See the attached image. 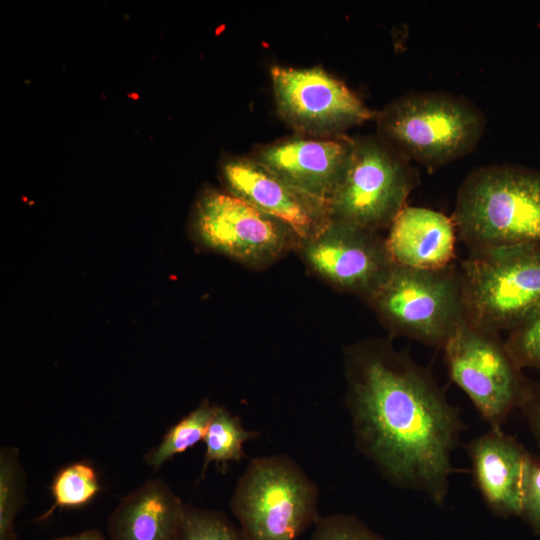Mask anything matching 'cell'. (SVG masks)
<instances>
[{
  "instance_id": "277c9868",
  "label": "cell",
  "mask_w": 540,
  "mask_h": 540,
  "mask_svg": "<svg viewBox=\"0 0 540 540\" xmlns=\"http://www.w3.org/2000/svg\"><path fill=\"white\" fill-rule=\"evenodd\" d=\"M229 508L247 540H297L321 516L318 486L284 454L250 459Z\"/></svg>"
},
{
  "instance_id": "5bb4252c",
  "label": "cell",
  "mask_w": 540,
  "mask_h": 540,
  "mask_svg": "<svg viewBox=\"0 0 540 540\" xmlns=\"http://www.w3.org/2000/svg\"><path fill=\"white\" fill-rule=\"evenodd\" d=\"M466 449L474 484L487 508L503 518L522 515L532 456L501 427H489Z\"/></svg>"
},
{
  "instance_id": "30bf717a",
  "label": "cell",
  "mask_w": 540,
  "mask_h": 540,
  "mask_svg": "<svg viewBox=\"0 0 540 540\" xmlns=\"http://www.w3.org/2000/svg\"><path fill=\"white\" fill-rule=\"evenodd\" d=\"M280 115L312 135H332L374 117L342 81L321 68L273 66L270 70Z\"/></svg>"
},
{
  "instance_id": "8992f818",
  "label": "cell",
  "mask_w": 540,
  "mask_h": 540,
  "mask_svg": "<svg viewBox=\"0 0 540 540\" xmlns=\"http://www.w3.org/2000/svg\"><path fill=\"white\" fill-rule=\"evenodd\" d=\"M365 301L393 334L440 348L465 319L455 263L437 270L393 264Z\"/></svg>"
},
{
  "instance_id": "603a6c76",
  "label": "cell",
  "mask_w": 540,
  "mask_h": 540,
  "mask_svg": "<svg viewBox=\"0 0 540 540\" xmlns=\"http://www.w3.org/2000/svg\"><path fill=\"white\" fill-rule=\"evenodd\" d=\"M505 341L521 368L540 370V312L510 331Z\"/></svg>"
},
{
  "instance_id": "484cf974",
  "label": "cell",
  "mask_w": 540,
  "mask_h": 540,
  "mask_svg": "<svg viewBox=\"0 0 540 540\" xmlns=\"http://www.w3.org/2000/svg\"><path fill=\"white\" fill-rule=\"evenodd\" d=\"M47 540H107L97 528H90L73 535H67Z\"/></svg>"
},
{
  "instance_id": "ffe728a7",
  "label": "cell",
  "mask_w": 540,
  "mask_h": 540,
  "mask_svg": "<svg viewBox=\"0 0 540 540\" xmlns=\"http://www.w3.org/2000/svg\"><path fill=\"white\" fill-rule=\"evenodd\" d=\"M26 472L20 451L14 446L0 449V540H18L15 521L26 502Z\"/></svg>"
},
{
  "instance_id": "7c38bea8",
  "label": "cell",
  "mask_w": 540,
  "mask_h": 540,
  "mask_svg": "<svg viewBox=\"0 0 540 540\" xmlns=\"http://www.w3.org/2000/svg\"><path fill=\"white\" fill-rule=\"evenodd\" d=\"M355 141L343 134L291 137L253 157L299 190L328 203L352 160Z\"/></svg>"
},
{
  "instance_id": "7402d4cb",
  "label": "cell",
  "mask_w": 540,
  "mask_h": 540,
  "mask_svg": "<svg viewBox=\"0 0 540 540\" xmlns=\"http://www.w3.org/2000/svg\"><path fill=\"white\" fill-rule=\"evenodd\" d=\"M309 540H389L351 514L320 516Z\"/></svg>"
},
{
  "instance_id": "7a4b0ae2",
  "label": "cell",
  "mask_w": 540,
  "mask_h": 540,
  "mask_svg": "<svg viewBox=\"0 0 540 540\" xmlns=\"http://www.w3.org/2000/svg\"><path fill=\"white\" fill-rule=\"evenodd\" d=\"M452 218L470 250L540 243V170L492 164L469 172Z\"/></svg>"
},
{
  "instance_id": "d6986e66",
  "label": "cell",
  "mask_w": 540,
  "mask_h": 540,
  "mask_svg": "<svg viewBox=\"0 0 540 540\" xmlns=\"http://www.w3.org/2000/svg\"><path fill=\"white\" fill-rule=\"evenodd\" d=\"M101 485L93 465L76 461L59 469L51 482L52 506L37 521L47 520L56 509L79 508L89 504L100 492Z\"/></svg>"
},
{
  "instance_id": "3957f363",
  "label": "cell",
  "mask_w": 540,
  "mask_h": 540,
  "mask_svg": "<svg viewBox=\"0 0 540 540\" xmlns=\"http://www.w3.org/2000/svg\"><path fill=\"white\" fill-rule=\"evenodd\" d=\"M378 135L410 162L429 170L471 153L485 127L483 112L448 92H417L390 102L376 115Z\"/></svg>"
},
{
  "instance_id": "9c48e42d",
  "label": "cell",
  "mask_w": 540,
  "mask_h": 540,
  "mask_svg": "<svg viewBox=\"0 0 540 540\" xmlns=\"http://www.w3.org/2000/svg\"><path fill=\"white\" fill-rule=\"evenodd\" d=\"M193 224L206 247L253 267L279 259L301 242L281 220L230 193L213 190L199 198Z\"/></svg>"
},
{
  "instance_id": "ba28073f",
  "label": "cell",
  "mask_w": 540,
  "mask_h": 540,
  "mask_svg": "<svg viewBox=\"0 0 540 540\" xmlns=\"http://www.w3.org/2000/svg\"><path fill=\"white\" fill-rule=\"evenodd\" d=\"M442 349L451 380L489 427H501L527 400L531 388L498 332L465 318Z\"/></svg>"
},
{
  "instance_id": "cb8c5ba5",
  "label": "cell",
  "mask_w": 540,
  "mask_h": 540,
  "mask_svg": "<svg viewBox=\"0 0 540 540\" xmlns=\"http://www.w3.org/2000/svg\"><path fill=\"white\" fill-rule=\"evenodd\" d=\"M522 515L540 535V458L532 457L524 490Z\"/></svg>"
},
{
  "instance_id": "44dd1931",
  "label": "cell",
  "mask_w": 540,
  "mask_h": 540,
  "mask_svg": "<svg viewBox=\"0 0 540 540\" xmlns=\"http://www.w3.org/2000/svg\"><path fill=\"white\" fill-rule=\"evenodd\" d=\"M177 540H247L220 511L185 504Z\"/></svg>"
},
{
  "instance_id": "ac0fdd59",
  "label": "cell",
  "mask_w": 540,
  "mask_h": 540,
  "mask_svg": "<svg viewBox=\"0 0 540 540\" xmlns=\"http://www.w3.org/2000/svg\"><path fill=\"white\" fill-rule=\"evenodd\" d=\"M217 406L203 399L167 430L160 443L145 455V463L157 471L174 456L203 441Z\"/></svg>"
},
{
  "instance_id": "d4e9b609",
  "label": "cell",
  "mask_w": 540,
  "mask_h": 540,
  "mask_svg": "<svg viewBox=\"0 0 540 540\" xmlns=\"http://www.w3.org/2000/svg\"><path fill=\"white\" fill-rule=\"evenodd\" d=\"M522 407L526 410L531 426L540 439V389L538 391L531 389Z\"/></svg>"
},
{
  "instance_id": "e0dca14e",
  "label": "cell",
  "mask_w": 540,
  "mask_h": 540,
  "mask_svg": "<svg viewBox=\"0 0 540 540\" xmlns=\"http://www.w3.org/2000/svg\"><path fill=\"white\" fill-rule=\"evenodd\" d=\"M259 435L256 430L246 429L238 415L218 405L203 439L205 452L200 479L205 477L211 463L222 468L230 462H241L246 456L244 444Z\"/></svg>"
},
{
  "instance_id": "9a60e30c",
  "label": "cell",
  "mask_w": 540,
  "mask_h": 540,
  "mask_svg": "<svg viewBox=\"0 0 540 540\" xmlns=\"http://www.w3.org/2000/svg\"><path fill=\"white\" fill-rule=\"evenodd\" d=\"M457 239L452 216L407 205L389 227L385 242L394 264L437 270L455 263Z\"/></svg>"
},
{
  "instance_id": "52a82bcc",
  "label": "cell",
  "mask_w": 540,
  "mask_h": 540,
  "mask_svg": "<svg viewBox=\"0 0 540 540\" xmlns=\"http://www.w3.org/2000/svg\"><path fill=\"white\" fill-rule=\"evenodd\" d=\"M354 141L350 166L328 201L330 218L374 232L389 229L419 184L418 170L378 134Z\"/></svg>"
},
{
  "instance_id": "2e32d148",
  "label": "cell",
  "mask_w": 540,
  "mask_h": 540,
  "mask_svg": "<svg viewBox=\"0 0 540 540\" xmlns=\"http://www.w3.org/2000/svg\"><path fill=\"white\" fill-rule=\"evenodd\" d=\"M184 505L165 481L150 478L113 510L108 540H177Z\"/></svg>"
},
{
  "instance_id": "8fae6325",
  "label": "cell",
  "mask_w": 540,
  "mask_h": 540,
  "mask_svg": "<svg viewBox=\"0 0 540 540\" xmlns=\"http://www.w3.org/2000/svg\"><path fill=\"white\" fill-rule=\"evenodd\" d=\"M298 248L312 272L364 300L394 264L378 232L332 219Z\"/></svg>"
},
{
  "instance_id": "4fadbf2b",
  "label": "cell",
  "mask_w": 540,
  "mask_h": 540,
  "mask_svg": "<svg viewBox=\"0 0 540 540\" xmlns=\"http://www.w3.org/2000/svg\"><path fill=\"white\" fill-rule=\"evenodd\" d=\"M229 193L281 220L302 240L331 220L328 203L294 187L254 158H234L222 168Z\"/></svg>"
},
{
  "instance_id": "5b68a950",
  "label": "cell",
  "mask_w": 540,
  "mask_h": 540,
  "mask_svg": "<svg viewBox=\"0 0 540 540\" xmlns=\"http://www.w3.org/2000/svg\"><path fill=\"white\" fill-rule=\"evenodd\" d=\"M459 271L467 320L510 332L540 312V243L470 250Z\"/></svg>"
},
{
  "instance_id": "6da1fadb",
  "label": "cell",
  "mask_w": 540,
  "mask_h": 540,
  "mask_svg": "<svg viewBox=\"0 0 540 540\" xmlns=\"http://www.w3.org/2000/svg\"><path fill=\"white\" fill-rule=\"evenodd\" d=\"M345 405L356 449L395 487L443 506L463 421L432 371L386 341L345 352Z\"/></svg>"
}]
</instances>
